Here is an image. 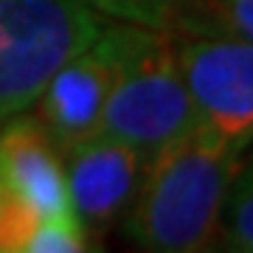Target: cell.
Masks as SVG:
<instances>
[{"instance_id": "obj_12", "label": "cell", "mask_w": 253, "mask_h": 253, "mask_svg": "<svg viewBox=\"0 0 253 253\" xmlns=\"http://www.w3.org/2000/svg\"><path fill=\"white\" fill-rule=\"evenodd\" d=\"M37 225L42 222L28 208L14 203L0 186V253H20Z\"/></svg>"}, {"instance_id": "obj_10", "label": "cell", "mask_w": 253, "mask_h": 253, "mask_svg": "<svg viewBox=\"0 0 253 253\" xmlns=\"http://www.w3.org/2000/svg\"><path fill=\"white\" fill-rule=\"evenodd\" d=\"M99 17H110L118 23L146 26L155 31H174L183 0H82Z\"/></svg>"}, {"instance_id": "obj_9", "label": "cell", "mask_w": 253, "mask_h": 253, "mask_svg": "<svg viewBox=\"0 0 253 253\" xmlns=\"http://www.w3.org/2000/svg\"><path fill=\"white\" fill-rule=\"evenodd\" d=\"M217 242L234 248H253V152L239 161L234 180L228 186Z\"/></svg>"}, {"instance_id": "obj_7", "label": "cell", "mask_w": 253, "mask_h": 253, "mask_svg": "<svg viewBox=\"0 0 253 253\" xmlns=\"http://www.w3.org/2000/svg\"><path fill=\"white\" fill-rule=\"evenodd\" d=\"M110 82H113V59L101 34H96L90 45L68 59L48 79L45 90L34 101V118L42 124L62 158L104 132Z\"/></svg>"}, {"instance_id": "obj_5", "label": "cell", "mask_w": 253, "mask_h": 253, "mask_svg": "<svg viewBox=\"0 0 253 253\" xmlns=\"http://www.w3.org/2000/svg\"><path fill=\"white\" fill-rule=\"evenodd\" d=\"M0 186L40 222L79 225L65 158L42 124L28 113H20L0 126Z\"/></svg>"}, {"instance_id": "obj_1", "label": "cell", "mask_w": 253, "mask_h": 253, "mask_svg": "<svg viewBox=\"0 0 253 253\" xmlns=\"http://www.w3.org/2000/svg\"><path fill=\"white\" fill-rule=\"evenodd\" d=\"M245 149L206 124L149 161L124 231L141 253H211Z\"/></svg>"}, {"instance_id": "obj_2", "label": "cell", "mask_w": 253, "mask_h": 253, "mask_svg": "<svg viewBox=\"0 0 253 253\" xmlns=\"http://www.w3.org/2000/svg\"><path fill=\"white\" fill-rule=\"evenodd\" d=\"M99 34L113 59L101 135L152 161L203 124L169 31L116 20L104 23Z\"/></svg>"}, {"instance_id": "obj_8", "label": "cell", "mask_w": 253, "mask_h": 253, "mask_svg": "<svg viewBox=\"0 0 253 253\" xmlns=\"http://www.w3.org/2000/svg\"><path fill=\"white\" fill-rule=\"evenodd\" d=\"M172 34H219L253 42V0H183Z\"/></svg>"}, {"instance_id": "obj_6", "label": "cell", "mask_w": 253, "mask_h": 253, "mask_svg": "<svg viewBox=\"0 0 253 253\" xmlns=\"http://www.w3.org/2000/svg\"><path fill=\"white\" fill-rule=\"evenodd\" d=\"M149 161L132 146L99 135L65 155L73 214L93 236L121 222L132 208Z\"/></svg>"}, {"instance_id": "obj_3", "label": "cell", "mask_w": 253, "mask_h": 253, "mask_svg": "<svg viewBox=\"0 0 253 253\" xmlns=\"http://www.w3.org/2000/svg\"><path fill=\"white\" fill-rule=\"evenodd\" d=\"M104 20L82 0H0V126L34 107L48 79Z\"/></svg>"}, {"instance_id": "obj_11", "label": "cell", "mask_w": 253, "mask_h": 253, "mask_svg": "<svg viewBox=\"0 0 253 253\" xmlns=\"http://www.w3.org/2000/svg\"><path fill=\"white\" fill-rule=\"evenodd\" d=\"M20 253H107L93 234L82 225H59V222H42L28 236Z\"/></svg>"}, {"instance_id": "obj_4", "label": "cell", "mask_w": 253, "mask_h": 253, "mask_svg": "<svg viewBox=\"0 0 253 253\" xmlns=\"http://www.w3.org/2000/svg\"><path fill=\"white\" fill-rule=\"evenodd\" d=\"M200 121L222 141H253V42L219 34H172Z\"/></svg>"}, {"instance_id": "obj_13", "label": "cell", "mask_w": 253, "mask_h": 253, "mask_svg": "<svg viewBox=\"0 0 253 253\" xmlns=\"http://www.w3.org/2000/svg\"><path fill=\"white\" fill-rule=\"evenodd\" d=\"M214 248H222L219 253H253V248H234V245H214Z\"/></svg>"}]
</instances>
